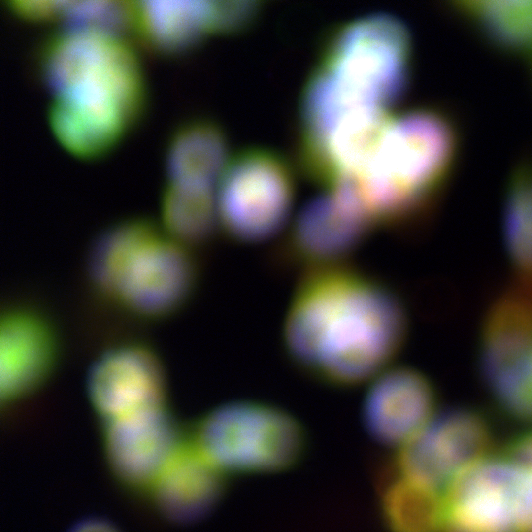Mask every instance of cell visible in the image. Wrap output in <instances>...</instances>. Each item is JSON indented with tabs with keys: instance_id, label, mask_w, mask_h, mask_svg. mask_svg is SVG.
Masks as SVG:
<instances>
[{
	"instance_id": "obj_18",
	"label": "cell",
	"mask_w": 532,
	"mask_h": 532,
	"mask_svg": "<svg viewBox=\"0 0 532 532\" xmlns=\"http://www.w3.org/2000/svg\"><path fill=\"white\" fill-rule=\"evenodd\" d=\"M215 197L210 186L170 182L162 191L160 204L169 234L197 250L207 244L218 222Z\"/></svg>"
},
{
	"instance_id": "obj_20",
	"label": "cell",
	"mask_w": 532,
	"mask_h": 532,
	"mask_svg": "<svg viewBox=\"0 0 532 532\" xmlns=\"http://www.w3.org/2000/svg\"><path fill=\"white\" fill-rule=\"evenodd\" d=\"M144 20L152 44L167 48L180 47L209 28L208 4L197 0H145Z\"/></svg>"
},
{
	"instance_id": "obj_17",
	"label": "cell",
	"mask_w": 532,
	"mask_h": 532,
	"mask_svg": "<svg viewBox=\"0 0 532 532\" xmlns=\"http://www.w3.org/2000/svg\"><path fill=\"white\" fill-rule=\"evenodd\" d=\"M376 482L390 532H437L443 525L444 502L436 490L396 472Z\"/></svg>"
},
{
	"instance_id": "obj_14",
	"label": "cell",
	"mask_w": 532,
	"mask_h": 532,
	"mask_svg": "<svg viewBox=\"0 0 532 532\" xmlns=\"http://www.w3.org/2000/svg\"><path fill=\"white\" fill-rule=\"evenodd\" d=\"M129 48L108 33L74 30L51 47L46 74L58 92L78 84L98 81L116 72L129 62Z\"/></svg>"
},
{
	"instance_id": "obj_3",
	"label": "cell",
	"mask_w": 532,
	"mask_h": 532,
	"mask_svg": "<svg viewBox=\"0 0 532 532\" xmlns=\"http://www.w3.org/2000/svg\"><path fill=\"white\" fill-rule=\"evenodd\" d=\"M199 253L154 221L131 230L114 248L105 264V292L123 307L157 317L181 306L200 279Z\"/></svg>"
},
{
	"instance_id": "obj_4",
	"label": "cell",
	"mask_w": 532,
	"mask_h": 532,
	"mask_svg": "<svg viewBox=\"0 0 532 532\" xmlns=\"http://www.w3.org/2000/svg\"><path fill=\"white\" fill-rule=\"evenodd\" d=\"M216 200L217 220L233 240L255 242L270 237L287 221L295 194L292 171L273 150L249 147L229 160Z\"/></svg>"
},
{
	"instance_id": "obj_21",
	"label": "cell",
	"mask_w": 532,
	"mask_h": 532,
	"mask_svg": "<svg viewBox=\"0 0 532 532\" xmlns=\"http://www.w3.org/2000/svg\"><path fill=\"white\" fill-rule=\"evenodd\" d=\"M486 25L498 41L514 47L532 45V0H492L481 4Z\"/></svg>"
},
{
	"instance_id": "obj_15",
	"label": "cell",
	"mask_w": 532,
	"mask_h": 532,
	"mask_svg": "<svg viewBox=\"0 0 532 532\" xmlns=\"http://www.w3.org/2000/svg\"><path fill=\"white\" fill-rule=\"evenodd\" d=\"M0 332V379L4 392L17 391L43 378L55 355L47 327L32 315L16 313L4 319Z\"/></svg>"
},
{
	"instance_id": "obj_6",
	"label": "cell",
	"mask_w": 532,
	"mask_h": 532,
	"mask_svg": "<svg viewBox=\"0 0 532 532\" xmlns=\"http://www.w3.org/2000/svg\"><path fill=\"white\" fill-rule=\"evenodd\" d=\"M490 439L480 414L469 408L449 407L408 441L394 459L402 474L445 492L461 470L485 456Z\"/></svg>"
},
{
	"instance_id": "obj_16",
	"label": "cell",
	"mask_w": 532,
	"mask_h": 532,
	"mask_svg": "<svg viewBox=\"0 0 532 532\" xmlns=\"http://www.w3.org/2000/svg\"><path fill=\"white\" fill-rule=\"evenodd\" d=\"M228 139L224 129L208 119L184 122L173 131L164 156L171 182L210 186L225 162Z\"/></svg>"
},
{
	"instance_id": "obj_7",
	"label": "cell",
	"mask_w": 532,
	"mask_h": 532,
	"mask_svg": "<svg viewBox=\"0 0 532 532\" xmlns=\"http://www.w3.org/2000/svg\"><path fill=\"white\" fill-rule=\"evenodd\" d=\"M184 434L166 407L111 420L106 443L119 482L128 489L148 492Z\"/></svg>"
},
{
	"instance_id": "obj_11",
	"label": "cell",
	"mask_w": 532,
	"mask_h": 532,
	"mask_svg": "<svg viewBox=\"0 0 532 532\" xmlns=\"http://www.w3.org/2000/svg\"><path fill=\"white\" fill-rule=\"evenodd\" d=\"M435 402L433 386L424 374L407 366L394 367L379 376L368 390L363 423L376 441L396 445L423 424Z\"/></svg>"
},
{
	"instance_id": "obj_23",
	"label": "cell",
	"mask_w": 532,
	"mask_h": 532,
	"mask_svg": "<svg viewBox=\"0 0 532 532\" xmlns=\"http://www.w3.org/2000/svg\"><path fill=\"white\" fill-rule=\"evenodd\" d=\"M522 532H532V518L525 525Z\"/></svg>"
},
{
	"instance_id": "obj_1",
	"label": "cell",
	"mask_w": 532,
	"mask_h": 532,
	"mask_svg": "<svg viewBox=\"0 0 532 532\" xmlns=\"http://www.w3.org/2000/svg\"><path fill=\"white\" fill-rule=\"evenodd\" d=\"M405 308L390 290L340 265L305 273L285 315V358L326 383L354 386L386 366L405 342Z\"/></svg>"
},
{
	"instance_id": "obj_19",
	"label": "cell",
	"mask_w": 532,
	"mask_h": 532,
	"mask_svg": "<svg viewBox=\"0 0 532 532\" xmlns=\"http://www.w3.org/2000/svg\"><path fill=\"white\" fill-rule=\"evenodd\" d=\"M503 233L517 268L532 269V160L510 169L503 196Z\"/></svg>"
},
{
	"instance_id": "obj_2",
	"label": "cell",
	"mask_w": 532,
	"mask_h": 532,
	"mask_svg": "<svg viewBox=\"0 0 532 532\" xmlns=\"http://www.w3.org/2000/svg\"><path fill=\"white\" fill-rule=\"evenodd\" d=\"M202 455L223 472L268 473L303 460L309 438L291 414L264 403L237 401L209 411L190 429Z\"/></svg>"
},
{
	"instance_id": "obj_10",
	"label": "cell",
	"mask_w": 532,
	"mask_h": 532,
	"mask_svg": "<svg viewBox=\"0 0 532 532\" xmlns=\"http://www.w3.org/2000/svg\"><path fill=\"white\" fill-rule=\"evenodd\" d=\"M89 381L98 406L110 421L166 406L161 364L142 345H123L103 355L92 368Z\"/></svg>"
},
{
	"instance_id": "obj_8",
	"label": "cell",
	"mask_w": 532,
	"mask_h": 532,
	"mask_svg": "<svg viewBox=\"0 0 532 532\" xmlns=\"http://www.w3.org/2000/svg\"><path fill=\"white\" fill-rule=\"evenodd\" d=\"M367 227L339 208L331 196H320L304 206L286 236L268 252V258L281 273L297 266L313 268L336 264L359 244Z\"/></svg>"
},
{
	"instance_id": "obj_9",
	"label": "cell",
	"mask_w": 532,
	"mask_h": 532,
	"mask_svg": "<svg viewBox=\"0 0 532 532\" xmlns=\"http://www.w3.org/2000/svg\"><path fill=\"white\" fill-rule=\"evenodd\" d=\"M445 521L466 532H519L520 493L511 472L483 462L461 472L446 492Z\"/></svg>"
},
{
	"instance_id": "obj_5",
	"label": "cell",
	"mask_w": 532,
	"mask_h": 532,
	"mask_svg": "<svg viewBox=\"0 0 532 532\" xmlns=\"http://www.w3.org/2000/svg\"><path fill=\"white\" fill-rule=\"evenodd\" d=\"M452 131L440 117L415 113L391 122L371 172L409 200L431 196L444 173L453 147Z\"/></svg>"
},
{
	"instance_id": "obj_13",
	"label": "cell",
	"mask_w": 532,
	"mask_h": 532,
	"mask_svg": "<svg viewBox=\"0 0 532 532\" xmlns=\"http://www.w3.org/2000/svg\"><path fill=\"white\" fill-rule=\"evenodd\" d=\"M50 122L63 145L85 158L109 151L131 128L116 102L88 91L59 94L51 111Z\"/></svg>"
},
{
	"instance_id": "obj_12",
	"label": "cell",
	"mask_w": 532,
	"mask_h": 532,
	"mask_svg": "<svg viewBox=\"0 0 532 532\" xmlns=\"http://www.w3.org/2000/svg\"><path fill=\"white\" fill-rule=\"evenodd\" d=\"M223 473L184 438L157 476L150 492L158 510L176 523L204 515L224 488Z\"/></svg>"
},
{
	"instance_id": "obj_22",
	"label": "cell",
	"mask_w": 532,
	"mask_h": 532,
	"mask_svg": "<svg viewBox=\"0 0 532 532\" xmlns=\"http://www.w3.org/2000/svg\"><path fill=\"white\" fill-rule=\"evenodd\" d=\"M72 532H118L109 524L102 521H92L78 526Z\"/></svg>"
}]
</instances>
